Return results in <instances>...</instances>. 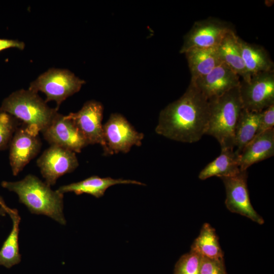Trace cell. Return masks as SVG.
<instances>
[{
    "mask_svg": "<svg viewBox=\"0 0 274 274\" xmlns=\"http://www.w3.org/2000/svg\"><path fill=\"white\" fill-rule=\"evenodd\" d=\"M190 82L209 100L239 86L241 80L236 74L222 62L206 76Z\"/></svg>",
    "mask_w": 274,
    "mask_h": 274,
    "instance_id": "cell-14",
    "label": "cell"
},
{
    "mask_svg": "<svg viewBox=\"0 0 274 274\" xmlns=\"http://www.w3.org/2000/svg\"><path fill=\"white\" fill-rule=\"evenodd\" d=\"M209 100L190 82L185 93L160 113L156 132L172 140L192 143L206 134Z\"/></svg>",
    "mask_w": 274,
    "mask_h": 274,
    "instance_id": "cell-1",
    "label": "cell"
},
{
    "mask_svg": "<svg viewBox=\"0 0 274 274\" xmlns=\"http://www.w3.org/2000/svg\"><path fill=\"white\" fill-rule=\"evenodd\" d=\"M4 188L16 193L21 203L32 214L44 215L64 225L63 194L51 189V186L36 176L28 175L16 182L3 181Z\"/></svg>",
    "mask_w": 274,
    "mask_h": 274,
    "instance_id": "cell-2",
    "label": "cell"
},
{
    "mask_svg": "<svg viewBox=\"0 0 274 274\" xmlns=\"http://www.w3.org/2000/svg\"><path fill=\"white\" fill-rule=\"evenodd\" d=\"M0 200H3L1 197H0Z\"/></svg>",
    "mask_w": 274,
    "mask_h": 274,
    "instance_id": "cell-30",
    "label": "cell"
},
{
    "mask_svg": "<svg viewBox=\"0 0 274 274\" xmlns=\"http://www.w3.org/2000/svg\"><path fill=\"white\" fill-rule=\"evenodd\" d=\"M45 100L29 89H20L11 93L2 102L0 111L22 121L29 130L39 135L57 113Z\"/></svg>",
    "mask_w": 274,
    "mask_h": 274,
    "instance_id": "cell-4",
    "label": "cell"
},
{
    "mask_svg": "<svg viewBox=\"0 0 274 274\" xmlns=\"http://www.w3.org/2000/svg\"><path fill=\"white\" fill-rule=\"evenodd\" d=\"M274 155V128H272L255 137L246 146L238 155V163L241 170H247L255 163Z\"/></svg>",
    "mask_w": 274,
    "mask_h": 274,
    "instance_id": "cell-15",
    "label": "cell"
},
{
    "mask_svg": "<svg viewBox=\"0 0 274 274\" xmlns=\"http://www.w3.org/2000/svg\"><path fill=\"white\" fill-rule=\"evenodd\" d=\"M8 214L12 220L13 226L10 233L0 250V265L10 268L21 261L18 244L20 217L15 209H10Z\"/></svg>",
    "mask_w": 274,
    "mask_h": 274,
    "instance_id": "cell-22",
    "label": "cell"
},
{
    "mask_svg": "<svg viewBox=\"0 0 274 274\" xmlns=\"http://www.w3.org/2000/svg\"><path fill=\"white\" fill-rule=\"evenodd\" d=\"M199 274H227L223 259H214L201 257Z\"/></svg>",
    "mask_w": 274,
    "mask_h": 274,
    "instance_id": "cell-26",
    "label": "cell"
},
{
    "mask_svg": "<svg viewBox=\"0 0 274 274\" xmlns=\"http://www.w3.org/2000/svg\"><path fill=\"white\" fill-rule=\"evenodd\" d=\"M238 42L245 67L250 77L260 73L273 71V62L263 47L247 43L239 37Z\"/></svg>",
    "mask_w": 274,
    "mask_h": 274,
    "instance_id": "cell-19",
    "label": "cell"
},
{
    "mask_svg": "<svg viewBox=\"0 0 274 274\" xmlns=\"http://www.w3.org/2000/svg\"><path fill=\"white\" fill-rule=\"evenodd\" d=\"M201 256L190 251L183 255L177 262L175 274H199Z\"/></svg>",
    "mask_w": 274,
    "mask_h": 274,
    "instance_id": "cell-24",
    "label": "cell"
},
{
    "mask_svg": "<svg viewBox=\"0 0 274 274\" xmlns=\"http://www.w3.org/2000/svg\"><path fill=\"white\" fill-rule=\"evenodd\" d=\"M190 251L203 257L223 259V253L215 230L207 223L203 225L199 235L191 247Z\"/></svg>",
    "mask_w": 274,
    "mask_h": 274,
    "instance_id": "cell-23",
    "label": "cell"
},
{
    "mask_svg": "<svg viewBox=\"0 0 274 274\" xmlns=\"http://www.w3.org/2000/svg\"><path fill=\"white\" fill-rule=\"evenodd\" d=\"M191 75V81L203 77L222 63L217 47L193 48L185 53Z\"/></svg>",
    "mask_w": 274,
    "mask_h": 274,
    "instance_id": "cell-18",
    "label": "cell"
},
{
    "mask_svg": "<svg viewBox=\"0 0 274 274\" xmlns=\"http://www.w3.org/2000/svg\"><path fill=\"white\" fill-rule=\"evenodd\" d=\"M41 141L38 135L25 126L16 130L10 143V163L16 176L39 153Z\"/></svg>",
    "mask_w": 274,
    "mask_h": 274,
    "instance_id": "cell-13",
    "label": "cell"
},
{
    "mask_svg": "<svg viewBox=\"0 0 274 274\" xmlns=\"http://www.w3.org/2000/svg\"><path fill=\"white\" fill-rule=\"evenodd\" d=\"M241 170L238 163V155L231 149H222L220 155L208 164L199 173L201 180L213 176L220 178L234 176Z\"/></svg>",
    "mask_w": 274,
    "mask_h": 274,
    "instance_id": "cell-20",
    "label": "cell"
},
{
    "mask_svg": "<svg viewBox=\"0 0 274 274\" xmlns=\"http://www.w3.org/2000/svg\"><path fill=\"white\" fill-rule=\"evenodd\" d=\"M124 184L145 185L144 184L135 180L115 179L111 177L100 178L94 176L78 182L62 186L57 191L63 194L64 193L73 192L77 195L86 193L99 198L104 195L106 190L110 187L116 184Z\"/></svg>",
    "mask_w": 274,
    "mask_h": 274,
    "instance_id": "cell-16",
    "label": "cell"
},
{
    "mask_svg": "<svg viewBox=\"0 0 274 274\" xmlns=\"http://www.w3.org/2000/svg\"><path fill=\"white\" fill-rule=\"evenodd\" d=\"M209 101V118L205 134L214 137L221 150H234L235 129L243 109L239 86Z\"/></svg>",
    "mask_w": 274,
    "mask_h": 274,
    "instance_id": "cell-3",
    "label": "cell"
},
{
    "mask_svg": "<svg viewBox=\"0 0 274 274\" xmlns=\"http://www.w3.org/2000/svg\"><path fill=\"white\" fill-rule=\"evenodd\" d=\"M261 119V112L242 110L234 131V151L239 155L256 135Z\"/></svg>",
    "mask_w": 274,
    "mask_h": 274,
    "instance_id": "cell-21",
    "label": "cell"
},
{
    "mask_svg": "<svg viewBox=\"0 0 274 274\" xmlns=\"http://www.w3.org/2000/svg\"><path fill=\"white\" fill-rule=\"evenodd\" d=\"M16 123L14 117L10 114L0 113V150L7 147L16 131Z\"/></svg>",
    "mask_w": 274,
    "mask_h": 274,
    "instance_id": "cell-25",
    "label": "cell"
},
{
    "mask_svg": "<svg viewBox=\"0 0 274 274\" xmlns=\"http://www.w3.org/2000/svg\"><path fill=\"white\" fill-rule=\"evenodd\" d=\"M274 125V105L261 112V119L256 135L272 128Z\"/></svg>",
    "mask_w": 274,
    "mask_h": 274,
    "instance_id": "cell-27",
    "label": "cell"
},
{
    "mask_svg": "<svg viewBox=\"0 0 274 274\" xmlns=\"http://www.w3.org/2000/svg\"><path fill=\"white\" fill-rule=\"evenodd\" d=\"M247 178V170H241L234 176L221 178L226 190L225 205L230 212L245 216L259 224H263V219L251 203Z\"/></svg>",
    "mask_w": 274,
    "mask_h": 274,
    "instance_id": "cell-9",
    "label": "cell"
},
{
    "mask_svg": "<svg viewBox=\"0 0 274 274\" xmlns=\"http://www.w3.org/2000/svg\"><path fill=\"white\" fill-rule=\"evenodd\" d=\"M41 132L50 145L58 146L75 153H80L88 145L72 120L58 112Z\"/></svg>",
    "mask_w": 274,
    "mask_h": 274,
    "instance_id": "cell-11",
    "label": "cell"
},
{
    "mask_svg": "<svg viewBox=\"0 0 274 274\" xmlns=\"http://www.w3.org/2000/svg\"><path fill=\"white\" fill-rule=\"evenodd\" d=\"M85 83L67 70L52 68L32 82L28 89L36 93L41 91L45 93V101H55L56 109L58 110L61 104L79 91Z\"/></svg>",
    "mask_w": 274,
    "mask_h": 274,
    "instance_id": "cell-5",
    "label": "cell"
},
{
    "mask_svg": "<svg viewBox=\"0 0 274 274\" xmlns=\"http://www.w3.org/2000/svg\"><path fill=\"white\" fill-rule=\"evenodd\" d=\"M240 97L243 109L260 112L274 105V72L260 73L248 81L241 80Z\"/></svg>",
    "mask_w": 274,
    "mask_h": 274,
    "instance_id": "cell-7",
    "label": "cell"
},
{
    "mask_svg": "<svg viewBox=\"0 0 274 274\" xmlns=\"http://www.w3.org/2000/svg\"><path fill=\"white\" fill-rule=\"evenodd\" d=\"M102 128L105 142L102 148L106 155L126 153L132 146L142 145L144 134L137 131L120 114H112Z\"/></svg>",
    "mask_w": 274,
    "mask_h": 274,
    "instance_id": "cell-6",
    "label": "cell"
},
{
    "mask_svg": "<svg viewBox=\"0 0 274 274\" xmlns=\"http://www.w3.org/2000/svg\"><path fill=\"white\" fill-rule=\"evenodd\" d=\"M10 209L3 200H0V215L4 216L6 213H8Z\"/></svg>",
    "mask_w": 274,
    "mask_h": 274,
    "instance_id": "cell-29",
    "label": "cell"
},
{
    "mask_svg": "<svg viewBox=\"0 0 274 274\" xmlns=\"http://www.w3.org/2000/svg\"><path fill=\"white\" fill-rule=\"evenodd\" d=\"M37 165L49 186L54 185L61 176L72 172L79 165L76 153L67 149L50 145L38 159Z\"/></svg>",
    "mask_w": 274,
    "mask_h": 274,
    "instance_id": "cell-10",
    "label": "cell"
},
{
    "mask_svg": "<svg viewBox=\"0 0 274 274\" xmlns=\"http://www.w3.org/2000/svg\"><path fill=\"white\" fill-rule=\"evenodd\" d=\"M238 38L233 29L229 30L217 46V49L222 62L242 80L248 81L250 76L242 58Z\"/></svg>",
    "mask_w": 274,
    "mask_h": 274,
    "instance_id": "cell-17",
    "label": "cell"
},
{
    "mask_svg": "<svg viewBox=\"0 0 274 274\" xmlns=\"http://www.w3.org/2000/svg\"><path fill=\"white\" fill-rule=\"evenodd\" d=\"M25 47V44L16 40L0 39V52L11 48H15L23 50Z\"/></svg>",
    "mask_w": 274,
    "mask_h": 274,
    "instance_id": "cell-28",
    "label": "cell"
},
{
    "mask_svg": "<svg viewBox=\"0 0 274 274\" xmlns=\"http://www.w3.org/2000/svg\"><path fill=\"white\" fill-rule=\"evenodd\" d=\"M231 26L227 22L215 18L196 21L184 37L181 53L193 48L217 47Z\"/></svg>",
    "mask_w": 274,
    "mask_h": 274,
    "instance_id": "cell-8",
    "label": "cell"
},
{
    "mask_svg": "<svg viewBox=\"0 0 274 274\" xmlns=\"http://www.w3.org/2000/svg\"><path fill=\"white\" fill-rule=\"evenodd\" d=\"M103 112L102 104L91 100L86 102L77 112L70 113L67 115L74 122L88 145L99 144L102 148L104 147Z\"/></svg>",
    "mask_w": 274,
    "mask_h": 274,
    "instance_id": "cell-12",
    "label": "cell"
}]
</instances>
